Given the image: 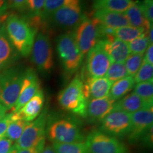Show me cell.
<instances>
[{
    "label": "cell",
    "mask_w": 153,
    "mask_h": 153,
    "mask_svg": "<svg viewBox=\"0 0 153 153\" xmlns=\"http://www.w3.org/2000/svg\"><path fill=\"white\" fill-rule=\"evenodd\" d=\"M4 27L9 41L16 52L27 57L31 53L37 31L26 19L11 14L6 18Z\"/></svg>",
    "instance_id": "1"
},
{
    "label": "cell",
    "mask_w": 153,
    "mask_h": 153,
    "mask_svg": "<svg viewBox=\"0 0 153 153\" xmlns=\"http://www.w3.org/2000/svg\"><path fill=\"white\" fill-rule=\"evenodd\" d=\"M46 135L52 143H82L85 141V136L77 122L70 118H52L48 120Z\"/></svg>",
    "instance_id": "2"
},
{
    "label": "cell",
    "mask_w": 153,
    "mask_h": 153,
    "mask_svg": "<svg viewBox=\"0 0 153 153\" xmlns=\"http://www.w3.org/2000/svg\"><path fill=\"white\" fill-rule=\"evenodd\" d=\"M59 104L63 109L85 118L87 100L83 92V82L76 77L62 89L57 97Z\"/></svg>",
    "instance_id": "3"
},
{
    "label": "cell",
    "mask_w": 153,
    "mask_h": 153,
    "mask_svg": "<svg viewBox=\"0 0 153 153\" xmlns=\"http://www.w3.org/2000/svg\"><path fill=\"white\" fill-rule=\"evenodd\" d=\"M24 74L16 68H8L0 72V103L7 110H11L18 99Z\"/></svg>",
    "instance_id": "4"
},
{
    "label": "cell",
    "mask_w": 153,
    "mask_h": 153,
    "mask_svg": "<svg viewBox=\"0 0 153 153\" xmlns=\"http://www.w3.org/2000/svg\"><path fill=\"white\" fill-rule=\"evenodd\" d=\"M48 117V108H45L35 120L27 123L22 136L14 143L17 150L45 144Z\"/></svg>",
    "instance_id": "5"
},
{
    "label": "cell",
    "mask_w": 153,
    "mask_h": 153,
    "mask_svg": "<svg viewBox=\"0 0 153 153\" xmlns=\"http://www.w3.org/2000/svg\"><path fill=\"white\" fill-rule=\"evenodd\" d=\"M57 51L67 73L72 74L81 66L83 56L76 45L72 32L59 36L57 41Z\"/></svg>",
    "instance_id": "6"
},
{
    "label": "cell",
    "mask_w": 153,
    "mask_h": 153,
    "mask_svg": "<svg viewBox=\"0 0 153 153\" xmlns=\"http://www.w3.org/2000/svg\"><path fill=\"white\" fill-rule=\"evenodd\" d=\"M72 33L80 53L82 56H85L100 40L99 21L83 16L81 22Z\"/></svg>",
    "instance_id": "7"
},
{
    "label": "cell",
    "mask_w": 153,
    "mask_h": 153,
    "mask_svg": "<svg viewBox=\"0 0 153 153\" xmlns=\"http://www.w3.org/2000/svg\"><path fill=\"white\" fill-rule=\"evenodd\" d=\"M89 153H129L128 148L120 140L94 130L85 137Z\"/></svg>",
    "instance_id": "8"
},
{
    "label": "cell",
    "mask_w": 153,
    "mask_h": 153,
    "mask_svg": "<svg viewBox=\"0 0 153 153\" xmlns=\"http://www.w3.org/2000/svg\"><path fill=\"white\" fill-rule=\"evenodd\" d=\"M131 127V114L114 109L100 122L99 131L116 137H128Z\"/></svg>",
    "instance_id": "9"
},
{
    "label": "cell",
    "mask_w": 153,
    "mask_h": 153,
    "mask_svg": "<svg viewBox=\"0 0 153 153\" xmlns=\"http://www.w3.org/2000/svg\"><path fill=\"white\" fill-rule=\"evenodd\" d=\"M31 60L38 71L49 73L53 68V49L49 38L43 33L36 36L31 50Z\"/></svg>",
    "instance_id": "10"
},
{
    "label": "cell",
    "mask_w": 153,
    "mask_h": 153,
    "mask_svg": "<svg viewBox=\"0 0 153 153\" xmlns=\"http://www.w3.org/2000/svg\"><path fill=\"white\" fill-rule=\"evenodd\" d=\"M111 64L109 57L103 48L100 42L97 43L88 52L85 65V72L82 79L87 77H103Z\"/></svg>",
    "instance_id": "11"
},
{
    "label": "cell",
    "mask_w": 153,
    "mask_h": 153,
    "mask_svg": "<svg viewBox=\"0 0 153 153\" xmlns=\"http://www.w3.org/2000/svg\"><path fill=\"white\" fill-rule=\"evenodd\" d=\"M153 108L143 109L131 114V131L128 139L131 143L142 140L143 137L152 132Z\"/></svg>",
    "instance_id": "12"
},
{
    "label": "cell",
    "mask_w": 153,
    "mask_h": 153,
    "mask_svg": "<svg viewBox=\"0 0 153 153\" xmlns=\"http://www.w3.org/2000/svg\"><path fill=\"white\" fill-rule=\"evenodd\" d=\"M53 21L59 26L72 28L76 26L81 22L82 14L79 0H66L65 4L51 14Z\"/></svg>",
    "instance_id": "13"
},
{
    "label": "cell",
    "mask_w": 153,
    "mask_h": 153,
    "mask_svg": "<svg viewBox=\"0 0 153 153\" xmlns=\"http://www.w3.org/2000/svg\"><path fill=\"white\" fill-rule=\"evenodd\" d=\"M42 90L41 82L35 70L29 68L24 72L22 88L16 104L11 108V112H18L30 99Z\"/></svg>",
    "instance_id": "14"
},
{
    "label": "cell",
    "mask_w": 153,
    "mask_h": 153,
    "mask_svg": "<svg viewBox=\"0 0 153 153\" xmlns=\"http://www.w3.org/2000/svg\"><path fill=\"white\" fill-rule=\"evenodd\" d=\"M115 102L108 96L104 98L88 100L85 118L91 123L101 122L114 110Z\"/></svg>",
    "instance_id": "15"
},
{
    "label": "cell",
    "mask_w": 153,
    "mask_h": 153,
    "mask_svg": "<svg viewBox=\"0 0 153 153\" xmlns=\"http://www.w3.org/2000/svg\"><path fill=\"white\" fill-rule=\"evenodd\" d=\"M99 41L113 63L124 62L131 55L127 43L115 38L114 36H106Z\"/></svg>",
    "instance_id": "16"
},
{
    "label": "cell",
    "mask_w": 153,
    "mask_h": 153,
    "mask_svg": "<svg viewBox=\"0 0 153 153\" xmlns=\"http://www.w3.org/2000/svg\"><path fill=\"white\" fill-rule=\"evenodd\" d=\"M84 79L83 92L87 101L108 97L113 83L106 77H87Z\"/></svg>",
    "instance_id": "17"
},
{
    "label": "cell",
    "mask_w": 153,
    "mask_h": 153,
    "mask_svg": "<svg viewBox=\"0 0 153 153\" xmlns=\"http://www.w3.org/2000/svg\"><path fill=\"white\" fill-rule=\"evenodd\" d=\"M19 53L9 41L4 24L0 26V72L8 69L18 58Z\"/></svg>",
    "instance_id": "18"
},
{
    "label": "cell",
    "mask_w": 153,
    "mask_h": 153,
    "mask_svg": "<svg viewBox=\"0 0 153 153\" xmlns=\"http://www.w3.org/2000/svg\"><path fill=\"white\" fill-rule=\"evenodd\" d=\"M43 104L44 94L43 90H41L17 113L20 118L26 122H31L41 114L43 111Z\"/></svg>",
    "instance_id": "19"
},
{
    "label": "cell",
    "mask_w": 153,
    "mask_h": 153,
    "mask_svg": "<svg viewBox=\"0 0 153 153\" xmlns=\"http://www.w3.org/2000/svg\"><path fill=\"white\" fill-rule=\"evenodd\" d=\"M93 18L98 20L107 27L118 28L130 26L128 21L124 13L115 11L97 10L93 14Z\"/></svg>",
    "instance_id": "20"
},
{
    "label": "cell",
    "mask_w": 153,
    "mask_h": 153,
    "mask_svg": "<svg viewBox=\"0 0 153 153\" xmlns=\"http://www.w3.org/2000/svg\"><path fill=\"white\" fill-rule=\"evenodd\" d=\"M152 108L149 106L140 97L132 92L123 97L114 104V109L119 110L122 111L132 114L138 111Z\"/></svg>",
    "instance_id": "21"
},
{
    "label": "cell",
    "mask_w": 153,
    "mask_h": 153,
    "mask_svg": "<svg viewBox=\"0 0 153 153\" xmlns=\"http://www.w3.org/2000/svg\"><path fill=\"white\" fill-rule=\"evenodd\" d=\"M124 14L128 21L130 26L133 27L143 28L148 32L150 26L152 25L150 24L145 18L140 1L133 2V4L124 12Z\"/></svg>",
    "instance_id": "22"
},
{
    "label": "cell",
    "mask_w": 153,
    "mask_h": 153,
    "mask_svg": "<svg viewBox=\"0 0 153 153\" xmlns=\"http://www.w3.org/2000/svg\"><path fill=\"white\" fill-rule=\"evenodd\" d=\"M133 76H127L125 78L112 84L108 97L114 101H117L127 94L135 87Z\"/></svg>",
    "instance_id": "23"
},
{
    "label": "cell",
    "mask_w": 153,
    "mask_h": 153,
    "mask_svg": "<svg viewBox=\"0 0 153 153\" xmlns=\"http://www.w3.org/2000/svg\"><path fill=\"white\" fill-rule=\"evenodd\" d=\"M134 1L133 0H94L93 7L95 11L104 10L125 12Z\"/></svg>",
    "instance_id": "24"
},
{
    "label": "cell",
    "mask_w": 153,
    "mask_h": 153,
    "mask_svg": "<svg viewBox=\"0 0 153 153\" xmlns=\"http://www.w3.org/2000/svg\"><path fill=\"white\" fill-rule=\"evenodd\" d=\"M148 36V32L141 28L133 27L131 26L114 28V36L126 43H129L133 40L143 36Z\"/></svg>",
    "instance_id": "25"
},
{
    "label": "cell",
    "mask_w": 153,
    "mask_h": 153,
    "mask_svg": "<svg viewBox=\"0 0 153 153\" xmlns=\"http://www.w3.org/2000/svg\"><path fill=\"white\" fill-rule=\"evenodd\" d=\"M14 113V119L11 121L7 128V132L5 134V137L11 140L14 143L22 136L24 130L26 127L27 122L25 121L22 118H20L18 113Z\"/></svg>",
    "instance_id": "26"
},
{
    "label": "cell",
    "mask_w": 153,
    "mask_h": 153,
    "mask_svg": "<svg viewBox=\"0 0 153 153\" xmlns=\"http://www.w3.org/2000/svg\"><path fill=\"white\" fill-rule=\"evenodd\" d=\"M51 146L56 153H89L85 142L72 143H53Z\"/></svg>",
    "instance_id": "27"
},
{
    "label": "cell",
    "mask_w": 153,
    "mask_h": 153,
    "mask_svg": "<svg viewBox=\"0 0 153 153\" xmlns=\"http://www.w3.org/2000/svg\"><path fill=\"white\" fill-rule=\"evenodd\" d=\"M134 93L140 97L143 101L152 107L153 104V81L141 82L134 87Z\"/></svg>",
    "instance_id": "28"
},
{
    "label": "cell",
    "mask_w": 153,
    "mask_h": 153,
    "mask_svg": "<svg viewBox=\"0 0 153 153\" xmlns=\"http://www.w3.org/2000/svg\"><path fill=\"white\" fill-rule=\"evenodd\" d=\"M105 75H106V79H108L112 83L125 78L126 76H129L124 62L113 63L108 69Z\"/></svg>",
    "instance_id": "29"
},
{
    "label": "cell",
    "mask_w": 153,
    "mask_h": 153,
    "mask_svg": "<svg viewBox=\"0 0 153 153\" xmlns=\"http://www.w3.org/2000/svg\"><path fill=\"white\" fill-rule=\"evenodd\" d=\"M135 83L153 81V65L146 62L143 59V62L141 65L139 70L133 76Z\"/></svg>",
    "instance_id": "30"
},
{
    "label": "cell",
    "mask_w": 153,
    "mask_h": 153,
    "mask_svg": "<svg viewBox=\"0 0 153 153\" xmlns=\"http://www.w3.org/2000/svg\"><path fill=\"white\" fill-rule=\"evenodd\" d=\"M144 54H131L125 61V66L129 76H134L140 68Z\"/></svg>",
    "instance_id": "31"
},
{
    "label": "cell",
    "mask_w": 153,
    "mask_h": 153,
    "mask_svg": "<svg viewBox=\"0 0 153 153\" xmlns=\"http://www.w3.org/2000/svg\"><path fill=\"white\" fill-rule=\"evenodd\" d=\"M149 44L148 36H143L129 42L128 45L131 54H144Z\"/></svg>",
    "instance_id": "32"
},
{
    "label": "cell",
    "mask_w": 153,
    "mask_h": 153,
    "mask_svg": "<svg viewBox=\"0 0 153 153\" xmlns=\"http://www.w3.org/2000/svg\"><path fill=\"white\" fill-rule=\"evenodd\" d=\"M45 1V0H28L27 5H26V10L28 11L30 17H43V12Z\"/></svg>",
    "instance_id": "33"
},
{
    "label": "cell",
    "mask_w": 153,
    "mask_h": 153,
    "mask_svg": "<svg viewBox=\"0 0 153 153\" xmlns=\"http://www.w3.org/2000/svg\"><path fill=\"white\" fill-rule=\"evenodd\" d=\"M65 1L66 0H45L43 12L44 18H47L48 16L63 7Z\"/></svg>",
    "instance_id": "34"
},
{
    "label": "cell",
    "mask_w": 153,
    "mask_h": 153,
    "mask_svg": "<svg viewBox=\"0 0 153 153\" xmlns=\"http://www.w3.org/2000/svg\"><path fill=\"white\" fill-rule=\"evenodd\" d=\"M141 8L145 18L150 24L153 23V1L152 0H143L140 1Z\"/></svg>",
    "instance_id": "35"
},
{
    "label": "cell",
    "mask_w": 153,
    "mask_h": 153,
    "mask_svg": "<svg viewBox=\"0 0 153 153\" xmlns=\"http://www.w3.org/2000/svg\"><path fill=\"white\" fill-rule=\"evenodd\" d=\"M14 113L11 112L7 114L5 117L0 120V140L5 137V134L7 132V128L11 123V121L14 119Z\"/></svg>",
    "instance_id": "36"
},
{
    "label": "cell",
    "mask_w": 153,
    "mask_h": 153,
    "mask_svg": "<svg viewBox=\"0 0 153 153\" xmlns=\"http://www.w3.org/2000/svg\"><path fill=\"white\" fill-rule=\"evenodd\" d=\"M28 0H7L9 8L19 11L26 10Z\"/></svg>",
    "instance_id": "37"
},
{
    "label": "cell",
    "mask_w": 153,
    "mask_h": 153,
    "mask_svg": "<svg viewBox=\"0 0 153 153\" xmlns=\"http://www.w3.org/2000/svg\"><path fill=\"white\" fill-rule=\"evenodd\" d=\"M14 147V143L7 137L0 140V153H9Z\"/></svg>",
    "instance_id": "38"
},
{
    "label": "cell",
    "mask_w": 153,
    "mask_h": 153,
    "mask_svg": "<svg viewBox=\"0 0 153 153\" xmlns=\"http://www.w3.org/2000/svg\"><path fill=\"white\" fill-rule=\"evenodd\" d=\"M144 60L150 65H153V44H149L144 56Z\"/></svg>",
    "instance_id": "39"
},
{
    "label": "cell",
    "mask_w": 153,
    "mask_h": 153,
    "mask_svg": "<svg viewBox=\"0 0 153 153\" xmlns=\"http://www.w3.org/2000/svg\"><path fill=\"white\" fill-rule=\"evenodd\" d=\"M44 146H45V144H42L37 147H34V148L22 149V150H17L16 153H41L43 150Z\"/></svg>",
    "instance_id": "40"
},
{
    "label": "cell",
    "mask_w": 153,
    "mask_h": 153,
    "mask_svg": "<svg viewBox=\"0 0 153 153\" xmlns=\"http://www.w3.org/2000/svg\"><path fill=\"white\" fill-rule=\"evenodd\" d=\"M8 9L9 7L7 0H0V19L5 20L7 18V17H5L6 14H7Z\"/></svg>",
    "instance_id": "41"
},
{
    "label": "cell",
    "mask_w": 153,
    "mask_h": 153,
    "mask_svg": "<svg viewBox=\"0 0 153 153\" xmlns=\"http://www.w3.org/2000/svg\"><path fill=\"white\" fill-rule=\"evenodd\" d=\"M7 111L8 110H7V108H6L3 105L0 103V120L3 119V118L5 117L6 115L7 114Z\"/></svg>",
    "instance_id": "42"
},
{
    "label": "cell",
    "mask_w": 153,
    "mask_h": 153,
    "mask_svg": "<svg viewBox=\"0 0 153 153\" xmlns=\"http://www.w3.org/2000/svg\"><path fill=\"white\" fill-rule=\"evenodd\" d=\"M41 153H56L55 152V150H53V147L51 145H46V146H44L43 150L42 151Z\"/></svg>",
    "instance_id": "43"
},
{
    "label": "cell",
    "mask_w": 153,
    "mask_h": 153,
    "mask_svg": "<svg viewBox=\"0 0 153 153\" xmlns=\"http://www.w3.org/2000/svg\"><path fill=\"white\" fill-rule=\"evenodd\" d=\"M16 152H17V150L16 149V148H15V147H14L12 150H11L9 153H16Z\"/></svg>",
    "instance_id": "44"
}]
</instances>
